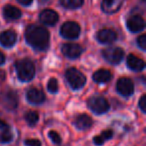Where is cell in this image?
<instances>
[{"mask_svg": "<svg viewBox=\"0 0 146 146\" xmlns=\"http://www.w3.org/2000/svg\"><path fill=\"white\" fill-rule=\"evenodd\" d=\"M25 38L29 45L38 50H45L49 45V33L39 25H29L25 31Z\"/></svg>", "mask_w": 146, "mask_h": 146, "instance_id": "obj_1", "label": "cell"}, {"mask_svg": "<svg viewBox=\"0 0 146 146\" xmlns=\"http://www.w3.org/2000/svg\"><path fill=\"white\" fill-rule=\"evenodd\" d=\"M17 76L21 81H30L35 74V67L29 59H21L16 62Z\"/></svg>", "mask_w": 146, "mask_h": 146, "instance_id": "obj_2", "label": "cell"}, {"mask_svg": "<svg viewBox=\"0 0 146 146\" xmlns=\"http://www.w3.org/2000/svg\"><path fill=\"white\" fill-rule=\"evenodd\" d=\"M66 79L68 83L73 89H79L85 84L86 77L84 74H82L78 69L76 68H69L66 71Z\"/></svg>", "mask_w": 146, "mask_h": 146, "instance_id": "obj_3", "label": "cell"}, {"mask_svg": "<svg viewBox=\"0 0 146 146\" xmlns=\"http://www.w3.org/2000/svg\"><path fill=\"white\" fill-rule=\"evenodd\" d=\"M88 107L95 114H103L109 110V103L102 96H92L88 100Z\"/></svg>", "mask_w": 146, "mask_h": 146, "instance_id": "obj_4", "label": "cell"}, {"mask_svg": "<svg viewBox=\"0 0 146 146\" xmlns=\"http://www.w3.org/2000/svg\"><path fill=\"white\" fill-rule=\"evenodd\" d=\"M60 33L66 39H75L80 34V26L78 23L68 21L61 26Z\"/></svg>", "mask_w": 146, "mask_h": 146, "instance_id": "obj_5", "label": "cell"}, {"mask_svg": "<svg viewBox=\"0 0 146 146\" xmlns=\"http://www.w3.org/2000/svg\"><path fill=\"white\" fill-rule=\"evenodd\" d=\"M103 57L111 64H118L123 59L124 52L119 47H108L102 51Z\"/></svg>", "mask_w": 146, "mask_h": 146, "instance_id": "obj_6", "label": "cell"}, {"mask_svg": "<svg viewBox=\"0 0 146 146\" xmlns=\"http://www.w3.org/2000/svg\"><path fill=\"white\" fill-rule=\"evenodd\" d=\"M117 90L121 95L130 96L134 91V85L131 79L127 77H122L117 81Z\"/></svg>", "mask_w": 146, "mask_h": 146, "instance_id": "obj_7", "label": "cell"}, {"mask_svg": "<svg viewBox=\"0 0 146 146\" xmlns=\"http://www.w3.org/2000/svg\"><path fill=\"white\" fill-rule=\"evenodd\" d=\"M62 53L70 59H76L81 55L82 47L75 43H67L62 46Z\"/></svg>", "mask_w": 146, "mask_h": 146, "instance_id": "obj_8", "label": "cell"}, {"mask_svg": "<svg viewBox=\"0 0 146 146\" xmlns=\"http://www.w3.org/2000/svg\"><path fill=\"white\" fill-rule=\"evenodd\" d=\"M117 38V34L113 29L106 28L101 29L97 34V39L100 43L102 44H110V43L114 42Z\"/></svg>", "mask_w": 146, "mask_h": 146, "instance_id": "obj_9", "label": "cell"}, {"mask_svg": "<svg viewBox=\"0 0 146 146\" xmlns=\"http://www.w3.org/2000/svg\"><path fill=\"white\" fill-rule=\"evenodd\" d=\"M145 27L144 19L140 15H133L127 20V28L131 32H139Z\"/></svg>", "mask_w": 146, "mask_h": 146, "instance_id": "obj_10", "label": "cell"}, {"mask_svg": "<svg viewBox=\"0 0 146 146\" xmlns=\"http://www.w3.org/2000/svg\"><path fill=\"white\" fill-rule=\"evenodd\" d=\"M122 3H123V0H102L101 7L104 12L112 14L119 10Z\"/></svg>", "mask_w": 146, "mask_h": 146, "instance_id": "obj_11", "label": "cell"}, {"mask_svg": "<svg viewBox=\"0 0 146 146\" xmlns=\"http://www.w3.org/2000/svg\"><path fill=\"white\" fill-rule=\"evenodd\" d=\"M59 19V16L54 10L51 9H45L40 13V20L43 24L46 25H55Z\"/></svg>", "mask_w": 146, "mask_h": 146, "instance_id": "obj_12", "label": "cell"}, {"mask_svg": "<svg viewBox=\"0 0 146 146\" xmlns=\"http://www.w3.org/2000/svg\"><path fill=\"white\" fill-rule=\"evenodd\" d=\"M16 33L13 30H6L0 34V44L4 47H12L16 42Z\"/></svg>", "mask_w": 146, "mask_h": 146, "instance_id": "obj_13", "label": "cell"}, {"mask_svg": "<svg viewBox=\"0 0 146 146\" xmlns=\"http://www.w3.org/2000/svg\"><path fill=\"white\" fill-rule=\"evenodd\" d=\"M27 100L32 104H41L44 102L45 95L41 90L36 89V88H31L27 91L26 94Z\"/></svg>", "mask_w": 146, "mask_h": 146, "instance_id": "obj_14", "label": "cell"}, {"mask_svg": "<svg viewBox=\"0 0 146 146\" xmlns=\"http://www.w3.org/2000/svg\"><path fill=\"white\" fill-rule=\"evenodd\" d=\"M74 125L79 130L89 129L92 126V119L87 114H80L74 120Z\"/></svg>", "mask_w": 146, "mask_h": 146, "instance_id": "obj_15", "label": "cell"}, {"mask_svg": "<svg viewBox=\"0 0 146 146\" xmlns=\"http://www.w3.org/2000/svg\"><path fill=\"white\" fill-rule=\"evenodd\" d=\"M12 132L7 123L0 119V143H7L12 140Z\"/></svg>", "mask_w": 146, "mask_h": 146, "instance_id": "obj_16", "label": "cell"}, {"mask_svg": "<svg viewBox=\"0 0 146 146\" xmlns=\"http://www.w3.org/2000/svg\"><path fill=\"white\" fill-rule=\"evenodd\" d=\"M127 66L131 70L134 71H141L145 67V63L141 58L135 56L134 54H130L127 57Z\"/></svg>", "mask_w": 146, "mask_h": 146, "instance_id": "obj_17", "label": "cell"}, {"mask_svg": "<svg viewBox=\"0 0 146 146\" xmlns=\"http://www.w3.org/2000/svg\"><path fill=\"white\" fill-rule=\"evenodd\" d=\"M112 75L107 69H99L93 74V80L97 83H106L111 79Z\"/></svg>", "mask_w": 146, "mask_h": 146, "instance_id": "obj_18", "label": "cell"}, {"mask_svg": "<svg viewBox=\"0 0 146 146\" xmlns=\"http://www.w3.org/2000/svg\"><path fill=\"white\" fill-rule=\"evenodd\" d=\"M4 17L8 20H17L21 17V11L17 7L12 5H7L4 7Z\"/></svg>", "mask_w": 146, "mask_h": 146, "instance_id": "obj_19", "label": "cell"}, {"mask_svg": "<svg viewBox=\"0 0 146 146\" xmlns=\"http://www.w3.org/2000/svg\"><path fill=\"white\" fill-rule=\"evenodd\" d=\"M18 104V100H17L16 94L13 91H8L4 95V105L6 106L7 109L13 110L17 107Z\"/></svg>", "mask_w": 146, "mask_h": 146, "instance_id": "obj_20", "label": "cell"}, {"mask_svg": "<svg viewBox=\"0 0 146 146\" xmlns=\"http://www.w3.org/2000/svg\"><path fill=\"white\" fill-rule=\"evenodd\" d=\"M112 136H113V131L112 130H104V131H102V133L100 135H97L93 138V142L95 145L101 146L106 140L112 138Z\"/></svg>", "mask_w": 146, "mask_h": 146, "instance_id": "obj_21", "label": "cell"}, {"mask_svg": "<svg viewBox=\"0 0 146 146\" xmlns=\"http://www.w3.org/2000/svg\"><path fill=\"white\" fill-rule=\"evenodd\" d=\"M84 0H60V3L68 9H76L82 6Z\"/></svg>", "mask_w": 146, "mask_h": 146, "instance_id": "obj_22", "label": "cell"}, {"mask_svg": "<svg viewBox=\"0 0 146 146\" xmlns=\"http://www.w3.org/2000/svg\"><path fill=\"white\" fill-rule=\"evenodd\" d=\"M25 120H26V122L28 123V125L34 126L39 120L38 113H37L36 111H28L25 114Z\"/></svg>", "mask_w": 146, "mask_h": 146, "instance_id": "obj_23", "label": "cell"}, {"mask_svg": "<svg viewBox=\"0 0 146 146\" xmlns=\"http://www.w3.org/2000/svg\"><path fill=\"white\" fill-rule=\"evenodd\" d=\"M47 88L51 93H56L58 91V82L55 78H51L47 84Z\"/></svg>", "mask_w": 146, "mask_h": 146, "instance_id": "obj_24", "label": "cell"}, {"mask_svg": "<svg viewBox=\"0 0 146 146\" xmlns=\"http://www.w3.org/2000/svg\"><path fill=\"white\" fill-rule=\"evenodd\" d=\"M49 138L52 140L53 143H55V144H60L61 143L60 135H59L56 131H54V130H51V131L49 132Z\"/></svg>", "mask_w": 146, "mask_h": 146, "instance_id": "obj_25", "label": "cell"}, {"mask_svg": "<svg viewBox=\"0 0 146 146\" xmlns=\"http://www.w3.org/2000/svg\"><path fill=\"white\" fill-rule=\"evenodd\" d=\"M137 44L139 45V47L142 50L146 49V35H141L137 38Z\"/></svg>", "mask_w": 146, "mask_h": 146, "instance_id": "obj_26", "label": "cell"}, {"mask_svg": "<svg viewBox=\"0 0 146 146\" xmlns=\"http://www.w3.org/2000/svg\"><path fill=\"white\" fill-rule=\"evenodd\" d=\"M24 144L26 146H41V142L38 139H26Z\"/></svg>", "mask_w": 146, "mask_h": 146, "instance_id": "obj_27", "label": "cell"}, {"mask_svg": "<svg viewBox=\"0 0 146 146\" xmlns=\"http://www.w3.org/2000/svg\"><path fill=\"white\" fill-rule=\"evenodd\" d=\"M139 107L142 112H146V95H142L139 100Z\"/></svg>", "mask_w": 146, "mask_h": 146, "instance_id": "obj_28", "label": "cell"}, {"mask_svg": "<svg viewBox=\"0 0 146 146\" xmlns=\"http://www.w3.org/2000/svg\"><path fill=\"white\" fill-rule=\"evenodd\" d=\"M20 4L22 5H25V6H28V5H30L31 3H32L33 0H17Z\"/></svg>", "mask_w": 146, "mask_h": 146, "instance_id": "obj_29", "label": "cell"}, {"mask_svg": "<svg viewBox=\"0 0 146 146\" xmlns=\"http://www.w3.org/2000/svg\"><path fill=\"white\" fill-rule=\"evenodd\" d=\"M4 62H5V55L0 51V65L4 64Z\"/></svg>", "mask_w": 146, "mask_h": 146, "instance_id": "obj_30", "label": "cell"}, {"mask_svg": "<svg viewBox=\"0 0 146 146\" xmlns=\"http://www.w3.org/2000/svg\"><path fill=\"white\" fill-rule=\"evenodd\" d=\"M141 1H145V0H141Z\"/></svg>", "mask_w": 146, "mask_h": 146, "instance_id": "obj_31", "label": "cell"}]
</instances>
